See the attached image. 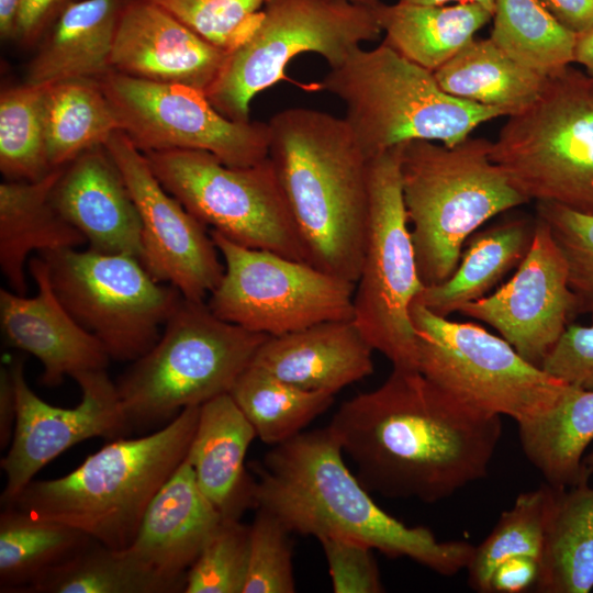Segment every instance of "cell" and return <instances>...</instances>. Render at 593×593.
I'll use <instances>...</instances> for the list:
<instances>
[{"label":"cell","mask_w":593,"mask_h":593,"mask_svg":"<svg viewBox=\"0 0 593 593\" xmlns=\"http://www.w3.org/2000/svg\"><path fill=\"white\" fill-rule=\"evenodd\" d=\"M327 426L369 492L425 503L483 479L503 432L501 415L401 368L345 401Z\"/></svg>","instance_id":"obj_1"},{"label":"cell","mask_w":593,"mask_h":593,"mask_svg":"<svg viewBox=\"0 0 593 593\" xmlns=\"http://www.w3.org/2000/svg\"><path fill=\"white\" fill-rule=\"evenodd\" d=\"M344 457L328 426L275 445L256 466L255 508L271 512L292 534L356 541L441 575L467 569L475 546L438 540L430 529L389 515Z\"/></svg>","instance_id":"obj_2"},{"label":"cell","mask_w":593,"mask_h":593,"mask_svg":"<svg viewBox=\"0 0 593 593\" xmlns=\"http://www.w3.org/2000/svg\"><path fill=\"white\" fill-rule=\"evenodd\" d=\"M269 152L309 262L356 283L369 217V158L344 118L288 108L268 122Z\"/></svg>","instance_id":"obj_3"},{"label":"cell","mask_w":593,"mask_h":593,"mask_svg":"<svg viewBox=\"0 0 593 593\" xmlns=\"http://www.w3.org/2000/svg\"><path fill=\"white\" fill-rule=\"evenodd\" d=\"M199 411L186 407L143 437L112 439L64 477L32 480L13 506L111 549L130 548L150 501L187 457Z\"/></svg>","instance_id":"obj_4"},{"label":"cell","mask_w":593,"mask_h":593,"mask_svg":"<svg viewBox=\"0 0 593 593\" xmlns=\"http://www.w3.org/2000/svg\"><path fill=\"white\" fill-rule=\"evenodd\" d=\"M492 142L403 144L401 180L417 272L424 287L456 270L463 245L486 221L528 203L490 157Z\"/></svg>","instance_id":"obj_5"},{"label":"cell","mask_w":593,"mask_h":593,"mask_svg":"<svg viewBox=\"0 0 593 593\" xmlns=\"http://www.w3.org/2000/svg\"><path fill=\"white\" fill-rule=\"evenodd\" d=\"M321 86L344 104V120L369 159L412 141L454 146L480 124L505 116L448 94L433 71L384 43L356 48Z\"/></svg>","instance_id":"obj_6"},{"label":"cell","mask_w":593,"mask_h":593,"mask_svg":"<svg viewBox=\"0 0 593 593\" xmlns=\"http://www.w3.org/2000/svg\"><path fill=\"white\" fill-rule=\"evenodd\" d=\"M268 337L217 317L206 301L182 298L157 343L115 383L130 430L165 425L228 393Z\"/></svg>","instance_id":"obj_7"},{"label":"cell","mask_w":593,"mask_h":593,"mask_svg":"<svg viewBox=\"0 0 593 593\" xmlns=\"http://www.w3.org/2000/svg\"><path fill=\"white\" fill-rule=\"evenodd\" d=\"M490 157L526 199L593 215V79L567 66L507 116Z\"/></svg>","instance_id":"obj_8"},{"label":"cell","mask_w":593,"mask_h":593,"mask_svg":"<svg viewBox=\"0 0 593 593\" xmlns=\"http://www.w3.org/2000/svg\"><path fill=\"white\" fill-rule=\"evenodd\" d=\"M381 33L374 8L343 0H267L259 25L228 54L205 94L226 118L249 121L254 98L284 77L291 59L315 53L336 68Z\"/></svg>","instance_id":"obj_9"},{"label":"cell","mask_w":593,"mask_h":593,"mask_svg":"<svg viewBox=\"0 0 593 593\" xmlns=\"http://www.w3.org/2000/svg\"><path fill=\"white\" fill-rule=\"evenodd\" d=\"M403 145L369 159V217L353 299L354 322L393 368L417 369L411 305L424 289L401 180Z\"/></svg>","instance_id":"obj_10"},{"label":"cell","mask_w":593,"mask_h":593,"mask_svg":"<svg viewBox=\"0 0 593 593\" xmlns=\"http://www.w3.org/2000/svg\"><path fill=\"white\" fill-rule=\"evenodd\" d=\"M410 314L417 369L474 407L510 416L518 425L548 413L571 388L480 325L438 316L416 301Z\"/></svg>","instance_id":"obj_11"},{"label":"cell","mask_w":593,"mask_h":593,"mask_svg":"<svg viewBox=\"0 0 593 593\" xmlns=\"http://www.w3.org/2000/svg\"><path fill=\"white\" fill-rule=\"evenodd\" d=\"M145 156L164 188L211 231L240 246L309 262L269 157L251 166L230 167L202 150Z\"/></svg>","instance_id":"obj_12"},{"label":"cell","mask_w":593,"mask_h":593,"mask_svg":"<svg viewBox=\"0 0 593 593\" xmlns=\"http://www.w3.org/2000/svg\"><path fill=\"white\" fill-rule=\"evenodd\" d=\"M40 256L63 305L116 361H134L145 355L183 298L175 287L156 280L133 256L89 248Z\"/></svg>","instance_id":"obj_13"},{"label":"cell","mask_w":593,"mask_h":593,"mask_svg":"<svg viewBox=\"0 0 593 593\" xmlns=\"http://www.w3.org/2000/svg\"><path fill=\"white\" fill-rule=\"evenodd\" d=\"M224 273L206 301L220 318L279 336L335 320H353L355 283L286 256L240 246L211 231Z\"/></svg>","instance_id":"obj_14"},{"label":"cell","mask_w":593,"mask_h":593,"mask_svg":"<svg viewBox=\"0 0 593 593\" xmlns=\"http://www.w3.org/2000/svg\"><path fill=\"white\" fill-rule=\"evenodd\" d=\"M99 82L120 130L144 154L202 150L230 167L251 166L268 157V123L231 120L199 89L138 79L115 70Z\"/></svg>","instance_id":"obj_15"},{"label":"cell","mask_w":593,"mask_h":593,"mask_svg":"<svg viewBox=\"0 0 593 593\" xmlns=\"http://www.w3.org/2000/svg\"><path fill=\"white\" fill-rule=\"evenodd\" d=\"M119 167L142 223V264L158 281L183 298L205 301L217 287L224 264L206 226L197 220L152 170L145 156L121 130L104 144Z\"/></svg>","instance_id":"obj_16"},{"label":"cell","mask_w":593,"mask_h":593,"mask_svg":"<svg viewBox=\"0 0 593 593\" xmlns=\"http://www.w3.org/2000/svg\"><path fill=\"white\" fill-rule=\"evenodd\" d=\"M16 398L13 437L0 466L5 474L1 505L14 504L34 475L78 443L103 437L110 440L131 433L119 400L116 385L107 369L77 374L81 400L76 407L53 406L27 385L24 359L9 365Z\"/></svg>","instance_id":"obj_17"},{"label":"cell","mask_w":593,"mask_h":593,"mask_svg":"<svg viewBox=\"0 0 593 593\" xmlns=\"http://www.w3.org/2000/svg\"><path fill=\"white\" fill-rule=\"evenodd\" d=\"M577 305L566 258L548 224L536 215L532 244L513 277L459 313L492 326L525 360L540 368L577 314Z\"/></svg>","instance_id":"obj_18"},{"label":"cell","mask_w":593,"mask_h":593,"mask_svg":"<svg viewBox=\"0 0 593 593\" xmlns=\"http://www.w3.org/2000/svg\"><path fill=\"white\" fill-rule=\"evenodd\" d=\"M231 52L201 37L149 0H126L115 30L112 70L206 93Z\"/></svg>","instance_id":"obj_19"},{"label":"cell","mask_w":593,"mask_h":593,"mask_svg":"<svg viewBox=\"0 0 593 593\" xmlns=\"http://www.w3.org/2000/svg\"><path fill=\"white\" fill-rule=\"evenodd\" d=\"M36 283L34 296L0 289V323L7 343L36 357L42 366L41 383L58 387L92 370L107 369L111 360L102 344L86 331L56 295L48 267L42 256L29 259Z\"/></svg>","instance_id":"obj_20"},{"label":"cell","mask_w":593,"mask_h":593,"mask_svg":"<svg viewBox=\"0 0 593 593\" xmlns=\"http://www.w3.org/2000/svg\"><path fill=\"white\" fill-rule=\"evenodd\" d=\"M52 198L59 213L83 235L89 249L142 259L139 214L104 146L66 165Z\"/></svg>","instance_id":"obj_21"},{"label":"cell","mask_w":593,"mask_h":593,"mask_svg":"<svg viewBox=\"0 0 593 593\" xmlns=\"http://www.w3.org/2000/svg\"><path fill=\"white\" fill-rule=\"evenodd\" d=\"M372 351L354 320H335L269 336L251 363L301 389L335 395L373 372Z\"/></svg>","instance_id":"obj_22"},{"label":"cell","mask_w":593,"mask_h":593,"mask_svg":"<svg viewBox=\"0 0 593 593\" xmlns=\"http://www.w3.org/2000/svg\"><path fill=\"white\" fill-rule=\"evenodd\" d=\"M224 517L201 491L187 458L150 501L127 548L159 573H186Z\"/></svg>","instance_id":"obj_23"},{"label":"cell","mask_w":593,"mask_h":593,"mask_svg":"<svg viewBox=\"0 0 593 593\" xmlns=\"http://www.w3.org/2000/svg\"><path fill=\"white\" fill-rule=\"evenodd\" d=\"M256 432L230 393L200 405L189 461L198 485L224 518L255 508V479L245 467Z\"/></svg>","instance_id":"obj_24"},{"label":"cell","mask_w":593,"mask_h":593,"mask_svg":"<svg viewBox=\"0 0 593 593\" xmlns=\"http://www.w3.org/2000/svg\"><path fill=\"white\" fill-rule=\"evenodd\" d=\"M64 167L36 181L5 180L0 184V269L10 289L19 294L27 291L25 266L31 253L87 244L53 202V189Z\"/></svg>","instance_id":"obj_25"},{"label":"cell","mask_w":593,"mask_h":593,"mask_svg":"<svg viewBox=\"0 0 593 593\" xmlns=\"http://www.w3.org/2000/svg\"><path fill=\"white\" fill-rule=\"evenodd\" d=\"M126 0H78L67 7L38 43L26 83L47 86L96 79L112 70L111 53Z\"/></svg>","instance_id":"obj_26"},{"label":"cell","mask_w":593,"mask_h":593,"mask_svg":"<svg viewBox=\"0 0 593 593\" xmlns=\"http://www.w3.org/2000/svg\"><path fill=\"white\" fill-rule=\"evenodd\" d=\"M374 12L384 33L382 43L430 71L452 58L492 19L488 9L473 2H380Z\"/></svg>","instance_id":"obj_27"},{"label":"cell","mask_w":593,"mask_h":593,"mask_svg":"<svg viewBox=\"0 0 593 593\" xmlns=\"http://www.w3.org/2000/svg\"><path fill=\"white\" fill-rule=\"evenodd\" d=\"M535 219H511L472 236L450 278L424 287L414 301L443 317L485 296L526 256Z\"/></svg>","instance_id":"obj_28"},{"label":"cell","mask_w":593,"mask_h":593,"mask_svg":"<svg viewBox=\"0 0 593 593\" xmlns=\"http://www.w3.org/2000/svg\"><path fill=\"white\" fill-rule=\"evenodd\" d=\"M541 593H588L593 589V488L589 480L553 486L538 577Z\"/></svg>","instance_id":"obj_29"},{"label":"cell","mask_w":593,"mask_h":593,"mask_svg":"<svg viewBox=\"0 0 593 593\" xmlns=\"http://www.w3.org/2000/svg\"><path fill=\"white\" fill-rule=\"evenodd\" d=\"M433 72L448 94L500 109L505 116L528 108L548 79L512 58L490 37L473 38Z\"/></svg>","instance_id":"obj_30"},{"label":"cell","mask_w":593,"mask_h":593,"mask_svg":"<svg viewBox=\"0 0 593 593\" xmlns=\"http://www.w3.org/2000/svg\"><path fill=\"white\" fill-rule=\"evenodd\" d=\"M523 451L547 483L570 488L593 472L583 465L593 441V390L571 387L545 415L518 424Z\"/></svg>","instance_id":"obj_31"},{"label":"cell","mask_w":593,"mask_h":593,"mask_svg":"<svg viewBox=\"0 0 593 593\" xmlns=\"http://www.w3.org/2000/svg\"><path fill=\"white\" fill-rule=\"evenodd\" d=\"M93 539L68 525L38 518L16 506L0 514V591L26 593L46 573Z\"/></svg>","instance_id":"obj_32"},{"label":"cell","mask_w":593,"mask_h":593,"mask_svg":"<svg viewBox=\"0 0 593 593\" xmlns=\"http://www.w3.org/2000/svg\"><path fill=\"white\" fill-rule=\"evenodd\" d=\"M46 156L52 169L104 146L120 130L99 80L74 79L47 85L44 97Z\"/></svg>","instance_id":"obj_33"},{"label":"cell","mask_w":593,"mask_h":593,"mask_svg":"<svg viewBox=\"0 0 593 593\" xmlns=\"http://www.w3.org/2000/svg\"><path fill=\"white\" fill-rule=\"evenodd\" d=\"M184 584L159 573L128 549L114 550L92 540L26 593H175L183 592Z\"/></svg>","instance_id":"obj_34"},{"label":"cell","mask_w":593,"mask_h":593,"mask_svg":"<svg viewBox=\"0 0 593 593\" xmlns=\"http://www.w3.org/2000/svg\"><path fill=\"white\" fill-rule=\"evenodd\" d=\"M253 425L257 437L279 445L303 432L334 402V394L309 391L249 363L228 392Z\"/></svg>","instance_id":"obj_35"},{"label":"cell","mask_w":593,"mask_h":593,"mask_svg":"<svg viewBox=\"0 0 593 593\" xmlns=\"http://www.w3.org/2000/svg\"><path fill=\"white\" fill-rule=\"evenodd\" d=\"M490 38L507 55L549 77L574 61L577 34L538 0H495Z\"/></svg>","instance_id":"obj_36"},{"label":"cell","mask_w":593,"mask_h":593,"mask_svg":"<svg viewBox=\"0 0 593 593\" xmlns=\"http://www.w3.org/2000/svg\"><path fill=\"white\" fill-rule=\"evenodd\" d=\"M552 492L553 486L546 483L521 493L513 506L502 513L491 534L474 547L467 567L472 590L491 593L494 570L510 558L526 556L539 561Z\"/></svg>","instance_id":"obj_37"},{"label":"cell","mask_w":593,"mask_h":593,"mask_svg":"<svg viewBox=\"0 0 593 593\" xmlns=\"http://www.w3.org/2000/svg\"><path fill=\"white\" fill-rule=\"evenodd\" d=\"M47 86L23 83L0 94V170L7 180L36 181L47 161L44 97Z\"/></svg>","instance_id":"obj_38"},{"label":"cell","mask_w":593,"mask_h":593,"mask_svg":"<svg viewBox=\"0 0 593 593\" xmlns=\"http://www.w3.org/2000/svg\"><path fill=\"white\" fill-rule=\"evenodd\" d=\"M249 526L223 518L186 573L183 593H243Z\"/></svg>","instance_id":"obj_39"},{"label":"cell","mask_w":593,"mask_h":593,"mask_svg":"<svg viewBox=\"0 0 593 593\" xmlns=\"http://www.w3.org/2000/svg\"><path fill=\"white\" fill-rule=\"evenodd\" d=\"M215 46L232 52L259 25L267 0H149Z\"/></svg>","instance_id":"obj_40"},{"label":"cell","mask_w":593,"mask_h":593,"mask_svg":"<svg viewBox=\"0 0 593 593\" xmlns=\"http://www.w3.org/2000/svg\"><path fill=\"white\" fill-rule=\"evenodd\" d=\"M292 533L271 512L257 507L249 526V551L243 593H293Z\"/></svg>","instance_id":"obj_41"},{"label":"cell","mask_w":593,"mask_h":593,"mask_svg":"<svg viewBox=\"0 0 593 593\" xmlns=\"http://www.w3.org/2000/svg\"><path fill=\"white\" fill-rule=\"evenodd\" d=\"M537 216L548 224L566 258L577 314L593 315V215L537 202Z\"/></svg>","instance_id":"obj_42"},{"label":"cell","mask_w":593,"mask_h":593,"mask_svg":"<svg viewBox=\"0 0 593 593\" xmlns=\"http://www.w3.org/2000/svg\"><path fill=\"white\" fill-rule=\"evenodd\" d=\"M318 541L327 561L335 593L384 591L372 548L337 538H322Z\"/></svg>","instance_id":"obj_43"},{"label":"cell","mask_w":593,"mask_h":593,"mask_svg":"<svg viewBox=\"0 0 593 593\" xmlns=\"http://www.w3.org/2000/svg\"><path fill=\"white\" fill-rule=\"evenodd\" d=\"M563 383L593 390V324H568L541 367Z\"/></svg>","instance_id":"obj_44"},{"label":"cell","mask_w":593,"mask_h":593,"mask_svg":"<svg viewBox=\"0 0 593 593\" xmlns=\"http://www.w3.org/2000/svg\"><path fill=\"white\" fill-rule=\"evenodd\" d=\"M78 0H21L14 41L38 44L61 12Z\"/></svg>","instance_id":"obj_45"},{"label":"cell","mask_w":593,"mask_h":593,"mask_svg":"<svg viewBox=\"0 0 593 593\" xmlns=\"http://www.w3.org/2000/svg\"><path fill=\"white\" fill-rule=\"evenodd\" d=\"M538 577V561L517 556L501 562L491 579V592L519 593L533 589Z\"/></svg>","instance_id":"obj_46"},{"label":"cell","mask_w":593,"mask_h":593,"mask_svg":"<svg viewBox=\"0 0 593 593\" xmlns=\"http://www.w3.org/2000/svg\"><path fill=\"white\" fill-rule=\"evenodd\" d=\"M566 29L581 34L593 25V0H538Z\"/></svg>","instance_id":"obj_47"},{"label":"cell","mask_w":593,"mask_h":593,"mask_svg":"<svg viewBox=\"0 0 593 593\" xmlns=\"http://www.w3.org/2000/svg\"><path fill=\"white\" fill-rule=\"evenodd\" d=\"M16 421V398L9 366L0 369V447L7 449L12 440Z\"/></svg>","instance_id":"obj_48"},{"label":"cell","mask_w":593,"mask_h":593,"mask_svg":"<svg viewBox=\"0 0 593 593\" xmlns=\"http://www.w3.org/2000/svg\"><path fill=\"white\" fill-rule=\"evenodd\" d=\"M584 67V71L593 79V25L577 35L574 61Z\"/></svg>","instance_id":"obj_49"},{"label":"cell","mask_w":593,"mask_h":593,"mask_svg":"<svg viewBox=\"0 0 593 593\" xmlns=\"http://www.w3.org/2000/svg\"><path fill=\"white\" fill-rule=\"evenodd\" d=\"M21 0H0V35L4 41L14 40Z\"/></svg>","instance_id":"obj_50"},{"label":"cell","mask_w":593,"mask_h":593,"mask_svg":"<svg viewBox=\"0 0 593 593\" xmlns=\"http://www.w3.org/2000/svg\"><path fill=\"white\" fill-rule=\"evenodd\" d=\"M398 1H404V2L417 3V4H439V5L451 3V2H456V3L473 2V3H478L484 7L492 14L494 11V3H495V0H398Z\"/></svg>","instance_id":"obj_51"},{"label":"cell","mask_w":593,"mask_h":593,"mask_svg":"<svg viewBox=\"0 0 593 593\" xmlns=\"http://www.w3.org/2000/svg\"><path fill=\"white\" fill-rule=\"evenodd\" d=\"M348 1L356 4L366 5L369 8H376L381 1L380 0H343Z\"/></svg>","instance_id":"obj_52"},{"label":"cell","mask_w":593,"mask_h":593,"mask_svg":"<svg viewBox=\"0 0 593 593\" xmlns=\"http://www.w3.org/2000/svg\"><path fill=\"white\" fill-rule=\"evenodd\" d=\"M583 465L593 471V450L586 456H584Z\"/></svg>","instance_id":"obj_53"}]
</instances>
